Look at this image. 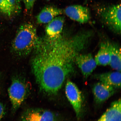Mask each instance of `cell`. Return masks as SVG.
Masks as SVG:
<instances>
[{"instance_id": "cell-2", "label": "cell", "mask_w": 121, "mask_h": 121, "mask_svg": "<svg viewBox=\"0 0 121 121\" xmlns=\"http://www.w3.org/2000/svg\"><path fill=\"white\" fill-rule=\"evenodd\" d=\"M35 27L26 23L19 27L12 44V49L16 56L23 57L34 50L39 40Z\"/></svg>"}, {"instance_id": "cell-19", "label": "cell", "mask_w": 121, "mask_h": 121, "mask_svg": "<svg viewBox=\"0 0 121 121\" xmlns=\"http://www.w3.org/2000/svg\"><path fill=\"white\" fill-rule=\"evenodd\" d=\"M5 108L2 103L0 102V121L2 120L5 114Z\"/></svg>"}, {"instance_id": "cell-21", "label": "cell", "mask_w": 121, "mask_h": 121, "mask_svg": "<svg viewBox=\"0 0 121 121\" xmlns=\"http://www.w3.org/2000/svg\"><path fill=\"white\" fill-rule=\"evenodd\" d=\"M47 0V1H49L50 0Z\"/></svg>"}, {"instance_id": "cell-17", "label": "cell", "mask_w": 121, "mask_h": 121, "mask_svg": "<svg viewBox=\"0 0 121 121\" xmlns=\"http://www.w3.org/2000/svg\"><path fill=\"white\" fill-rule=\"evenodd\" d=\"M13 16L18 15L22 11L21 0H7Z\"/></svg>"}, {"instance_id": "cell-8", "label": "cell", "mask_w": 121, "mask_h": 121, "mask_svg": "<svg viewBox=\"0 0 121 121\" xmlns=\"http://www.w3.org/2000/svg\"><path fill=\"white\" fill-rule=\"evenodd\" d=\"M75 63L85 78L90 76L97 65L95 59L90 54H79L76 58Z\"/></svg>"}, {"instance_id": "cell-12", "label": "cell", "mask_w": 121, "mask_h": 121, "mask_svg": "<svg viewBox=\"0 0 121 121\" xmlns=\"http://www.w3.org/2000/svg\"><path fill=\"white\" fill-rule=\"evenodd\" d=\"M95 78L100 82L111 86L116 89L121 87L120 72H110L98 74L94 76Z\"/></svg>"}, {"instance_id": "cell-18", "label": "cell", "mask_w": 121, "mask_h": 121, "mask_svg": "<svg viewBox=\"0 0 121 121\" xmlns=\"http://www.w3.org/2000/svg\"><path fill=\"white\" fill-rule=\"evenodd\" d=\"M25 4L26 9L30 12L32 9L36 0H23Z\"/></svg>"}, {"instance_id": "cell-20", "label": "cell", "mask_w": 121, "mask_h": 121, "mask_svg": "<svg viewBox=\"0 0 121 121\" xmlns=\"http://www.w3.org/2000/svg\"><path fill=\"white\" fill-rule=\"evenodd\" d=\"M1 77V74L0 73V78Z\"/></svg>"}, {"instance_id": "cell-11", "label": "cell", "mask_w": 121, "mask_h": 121, "mask_svg": "<svg viewBox=\"0 0 121 121\" xmlns=\"http://www.w3.org/2000/svg\"><path fill=\"white\" fill-rule=\"evenodd\" d=\"M62 9L52 6L44 7L36 17L38 24L48 23L54 18L63 14Z\"/></svg>"}, {"instance_id": "cell-4", "label": "cell", "mask_w": 121, "mask_h": 121, "mask_svg": "<svg viewBox=\"0 0 121 121\" xmlns=\"http://www.w3.org/2000/svg\"><path fill=\"white\" fill-rule=\"evenodd\" d=\"M27 85L25 81L20 77H15L12 80L8 92L14 111L18 109L26 98L29 91Z\"/></svg>"}, {"instance_id": "cell-15", "label": "cell", "mask_w": 121, "mask_h": 121, "mask_svg": "<svg viewBox=\"0 0 121 121\" xmlns=\"http://www.w3.org/2000/svg\"><path fill=\"white\" fill-rule=\"evenodd\" d=\"M109 65L112 69L121 72V49L117 45L110 43Z\"/></svg>"}, {"instance_id": "cell-6", "label": "cell", "mask_w": 121, "mask_h": 121, "mask_svg": "<svg viewBox=\"0 0 121 121\" xmlns=\"http://www.w3.org/2000/svg\"><path fill=\"white\" fill-rule=\"evenodd\" d=\"M59 116L50 110L40 108L28 109L23 113L21 121H59Z\"/></svg>"}, {"instance_id": "cell-5", "label": "cell", "mask_w": 121, "mask_h": 121, "mask_svg": "<svg viewBox=\"0 0 121 121\" xmlns=\"http://www.w3.org/2000/svg\"><path fill=\"white\" fill-rule=\"evenodd\" d=\"M65 93L68 100L74 110L77 119L79 120L82 111V98L81 92L74 83L69 80L66 85Z\"/></svg>"}, {"instance_id": "cell-16", "label": "cell", "mask_w": 121, "mask_h": 121, "mask_svg": "<svg viewBox=\"0 0 121 121\" xmlns=\"http://www.w3.org/2000/svg\"><path fill=\"white\" fill-rule=\"evenodd\" d=\"M0 13L9 17L13 16L11 9L7 0H0Z\"/></svg>"}, {"instance_id": "cell-9", "label": "cell", "mask_w": 121, "mask_h": 121, "mask_svg": "<svg viewBox=\"0 0 121 121\" xmlns=\"http://www.w3.org/2000/svg\"><path fill=\"white\" fill-rule=\"evenodd\" d=\"M116 89L103 83H97L94 85L93 93L95 102L100 104L105 102L114 94Z\"/></svg>"}, {"instance_id": "cell-13", "label": "cell", "mask_w": 121, "mask_h": 121, "mask_svg": "<svg viewBox=\"0 0 121 121\" xmlns=\"http://www.w3.org/2000/svg\"><path fill=\"white\" fill-rule=\"evenodd\" d=\"M121 99L115 101L97 121H121Z\"/></svg>"}, {"instance_id": "cell-3", "label": "cell", "mask_w": 121, "mask_h": 121, "mask_svg": "<svg viewBox=\"0 0 121 121\" xmlns=\"http://www.w3.org/2000/svg\"><path fill=\"white\" fill-rule=\"evenodd\" d=\"M97 11L103 22L110 29L121 34V4L101 7L98 9Z\"/></svg>"}, {"instance_id": "cell-10", "label": "cell", "mask_w": 121, "mask_h": 121, "mask_svg": "<svg viewBox=\"0 0 121 121\" xmlns=\"http://www.w3.org/2000/svg\"><path fill=\"white\" fill-rule=\"evenodd\" d=\"M65 21L64 17L60 15L54 18L47 25L45 37L52 40L58 39L62 34Z\"/></svg>"}, {"instance_id": "cell-1", "label": "cell", "mask_w": 121, "mask_h": 121, "mask_svg": "<svg viewBox=\"0 0 121 121\" xmlns=\"http://www.w3.org/2000/svg\"><path fill=\"white\" fill-rule=\"evenodd\" d=\"M91 37L88 31L72 36L62 34L56 40L39 38L31 60L32 71L41 91L55 96L65 80L74 72L76 58Z\"/></svg>"}, {"instance_id": "cell-14", "label": "cell", "mask_w": 121, "mask_h": 121, "mask_svg": "<svg viewBox=\"0 0 121 121\" xmlns=\"http://www.w3.org/2000/svg\"><path fill=\"white\" fill-rule=\"evenodd\" d=\"M110 43L108 42L101 43L100 47L95 60L98 65H109L110 61Z\"/></svg>"}, {"instance_id": "cell-7", "label": "cell", "mask_w": 121, "mask_h": 121, "mask_svg": "<svg viewBox=\"0 0 121 121\" xmlns=\"http://www.w3.org/2000/svg\"><path fill=\"white\" fill-rule=\"evenodd\" d=\"M65 14L70 19L81 23L88 22L90 18L89 9L80 5L69 6L64 11Z\"/></svg>"}]
</instances>
